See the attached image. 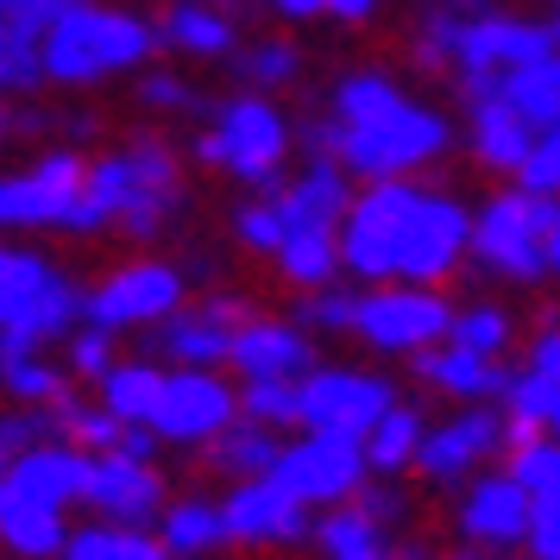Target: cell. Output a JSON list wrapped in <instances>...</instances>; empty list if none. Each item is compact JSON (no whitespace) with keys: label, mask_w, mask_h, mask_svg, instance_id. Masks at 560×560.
Masks as SVG:
<instances>
[{"label":"cell","mask_w":560,"mask_h":560,"mask_svg":"<svg viewBox=\"0 0 560 560\" xmlns=\"http://www.w3.org/2000/svg\"><path fill=\"white\" fill-rule=\"evenodd\" d=\"M51 422H57V441H70L82 454H107L127 434V422H114L95 397H63V404H51Z\"/></svg>","instance_id":"obj_37"},{"label":"cell","mask_w":560,"mask_h":560,"mask_svg":"<svg viewBox=\"0 0 560 560\" xmlns=\"http://www.w3.org/2000/svg\"><path fill=\"white\" fill-rule=\"evenodd\" d=\"M246 322V308L233 303V296H208L202 308H171L164 322L152 328V353H164L171 365H228V340H233V328Z\"/></svg>","instance_id":"obj_17"},{"label":"cell","mask_w":560,"mask_h":560,"mask_svg":"<svg viewBox=\"0 0 560 560\" xmlns=\"http://www.w3.org/2000/svg\"><path fill=\"white\" fill-rule=\"evenodd\" d=\"M384 0H322V20H340V26H365Z\"/></svg>","instance_id":"obj_49"},{"label":"cell","mask_w":560,"mask_h":560,"mask_svg":"<svg viewBox=\"0 0 560 560\" xmlns=\"http://www.w3.org/2000/svg\"><path fill=\"white\" fill-rule=\"evenodd\" d=\"M13 139V114H7V102H0V145Z\"/></svg>","instance_id":"obj_54"},{"label":"cell","mask_w":560,"mask_h":560,"mask_svg":"<svg viewBox=\"0 0 560 560\" xmlns=\"http://www.w3.org/2000/svg\"><path fill=\"white\" fill-rule=\"evenodd\" d=\"M548 271L560 278V221H555V233H548Z\"/></svg>","instance_id":"obj_53"},{"label":"cell","mask_w":560,"mask_h":560,"mask_svg":"<svg viewBox=\"0 0 560 560\" xmlns=\"http://www.w3.org/2000/svg\"><path fill=\"white\" fill-rule=\"evenodd\" d=\"M454 523L466 541H479V548H523V535H529V498L516 491L510 472H472L466 479V498H459Z\"/></svg>","instance_id":"obj_18"},{"label":"cell","mask_w":560,"mask_h":560,"mask_svg":"<svg viewBox=\"0 0 560 560\" xmlns=\"http://www.w3.org/2000/svg\"><path fill=\"white\" fill-rule=\"evenodd\" d=\"M560 221V196H535L523 183L498 189L466 228V258H479L491 278L541 283L548 278V233Z\"/></svg>","instance_id":"obj_6"},{"label":"cell","mask_w":560,"mask_h":560,"mask_svg":"<svg viewBox=\"0 0 560 560\" xmlns=\"http://www.w3.org/2000/svg\"><path fill=\"white\" fill-rule=\"evenodd\" d=\"M139 102L152 107V114H196L202 95L183 77H171V70H145V77H139Z\"/></svg>","instance_id":"obj_47"},{"label":"cell","mask_w":560,"mask_h":560,"mask_svg":"<svg viewBox=\"0 0 560 560\" xmlns=\"http://www.w3.org/2000/svg\"><path fill=\"white\" fill-rule=\"evenodd\" d=\"M523 555H529V560H560V523H529Z\"/></svg>","instance_id":"obj_50"},{"label":"cell","mask_w":560,"mask_h":560,"mask_svg":"<svg viewBox=\"0 0 560 560\" xmlns=\"http://www.w3.org/2000/svg\"><path fill=\"white\" fill-rule=\"evenodd\" d=\"M214 510H221L228 548H296V541H308V504L290 498L278 479H240Z\"/></svg>","instance_id":"obj_15"},{"label":"cell","mask_w":560,"mask_h":560,"mask_svg":"<svg viewBox=\"0 0 560 560\" xmlns=\"http://www.w3.org/2000/svg\"><path fill=\"white\" fill-rule=\"evenodd\" d=\"M447 347H466V353H485V359H504L510 347V315L498 303H466L447 315Z\"/></svg>","instance_id":"obj_39"},{"label":"cell","mask_w":560,"mask_h":560,"mask_svg":"<svg viewBox=\"0 0 560 560\" xmlns=\"http://www.w3.org/2000/svg\"><path fill=\"white\" fill-rule=\"evenodd\" d=\"M510 447V422L504 409L491 404H459L447 422H434V429H422V447H416V472L429 485H466L472 472H479L491 454H504Z\"/></svg>","instance_id":"obj_13"},{"label":"cell","mask_w":560,"mask_h":560,"mask_svg":"<svg viewBox=\"0 0 560 560\" xmlns=\"http://www.w3.org/2000/svg\"><path fill=\"white\" fill-rule=\"evenodd\" d=\"M82 504H95L102 523H132V529H145L158 510H164V472H158L152 459L120 454V447L89 454V491H82Z\"/></svg>","instance_id":"obj_16"},{"label":"cell","mask_w":560,"mask_h":560,"mask_svg":"<svg viewBox=\"0 0 560 560\" xmlns=\"http://www.w3.org/2000/svg\"><path fill=\"white\" fill-rule=\"evenodd\" d=\"M0 397L51 409V404H63V397H70V372H63V365H51L45 353H7V347H0Z\"/></svg>","instance_id":"obj_35"},{"label":"cell","mask_w":560,"mask_h":560,"mask_svg":"<svg viewBox=\"0 0 560 560\" xmlns=\"http://www.w3.org/2000/svg\"><path fill=\"white\" fill-rule=\"evenodd\" d=\"M152 51H158L152 20H139L127 7H95V0H70L51 26L38 32L45 82H63V89H89V82L127 77Z\"/></svg>","instance_id":"obj_4"},{"label":"cell","mask_w":560,"mask_h":560,"mask_svg":"<svg viewBox=\"0 0 560 560\" xmlns=\"http://www.w3.org/2000/svg\"><path fill=\"white\" fill-rule=\"evenodd\" d=\"M447 145H454L447 114L404 95L378 70H353V77L334 82V114L308 132V152L334 158L347 177H365V183L409 177V171L434 164Z\"/></svg>","instance_id":"obj_2"},{"label":"cell","mask_w":560,"mask_h":560,"mask_svg":"<svg viewBox=\"0 0 560 560\" xmlns=\"http://www.w3.org/2000/svg\"><path fill=\"white\" fill-rule=\"evenodd\" d=\"M57 560H171L158 548L152 529H132V523H89V529H70Z\"/></svg>","instance_id":"obj_33"},{"label":"cell","mask_w":560,"mask_h":560,"mask_svg":"<svg viewBox=\"0 0 560 560\" xmlns=\"http://www.w3.org/2000/svg\"><path fill=\"white\" fill-rule=\"evenodd\" d=\"M51 434H57L51 409H38V404L0 409V466H7V459H20L26 447H38V441H51Z\"/></svg>","instance_id":"obj_43"},{"label":"cell","mask_w":560,"mask_h":560,"mask_svg":"<svg viewBox=\"0 0 560 560\" xmlns=\"http://www.w3.org/2000/svg\"><path fill=\"white\" fill-rule=\"evenodd\" d=\"M189 152H196V164H214L233 183L271 196L283 183V158H290V120L271 95H233V102H214Z\"/></svg>","instance_id":"obj_5"},{"label":"cell","mask_w":560,"mask_h":560,"mask_svg":"<svg viewBox=\"0 0 560 560\" xmlns=\"http://www.w3.org/2000/svg\"><path fill=\"white\" fill-rule=\"evenodd\" d=\"M271 479L303 498L308 510L315 504H340L365 485V447L353 434H322V429H303L296 441H283L278 459H271Z\"/></svg>","instance_id":"obj_12"},{"label":"cell","mask_w":560,"mask_h":560,"mask_svg":"<svg viewBox=\"0 0 560 560\" xmlns=\"http://www.w3.org/2000/svg\"><path fill=\"white\" fill-rule=\"evenodd\" d=\"M498 404H504L510 441H516V434H548V441H560V384L555 378L523 372V378H510V390Z\"/></svg>","instance_id":"obj_34"},{"label":"cell","mask_w":560,"mask_h":560,"mask_svg":"<svg viewBox=\"0 0 560 560\" xmlns=\"http://www.w3.org/2000/svg\"><path fill=\"white\" fill-rule=\"evenodd\" d=\"M271 13H283V20H322V0H271Z\"/></svg>","instance_id":"obj_52"},{"label":"cell","mask_w":560,"mask_h":560,"mask_svg":"<svg viewBox=\"0 0 560 560\" xmlns=\"http://www.w3.org/2000/svg\"><path fill=\"white\" fill-rule=\"evenodd\" d=\"M233 240L246 246V253H278L283 246V221H278V202L271 196H253V202H240V214H233Z\"/></svg>","instance_id":"obj_44"},{"label":"cell","mask_w":560,"mask_h":560,"mask_svg":"<svg viewBox=\"0 0 560 560\" xmlns=\"http://www.w3.org/2000/svg\"><path fill=\"white\" fill-rule=\"evenodd\" d=\"M0 479L13 485V491H26L32 504L70 510V504H82V491H89V454L51 434V441L26 447L20 459H7V466H0Z\"/></svg>","instance_id":"obj_21"},{"label":"cell","mask_w":560,"mask_h":560,"mask_svg":"<svg viewBox=\"0 0 560 560\" xmlns=\"http://www.w3.org/2000/svg\"><path fill=\"white\" fill-rule=\"evenodd\" d=\"M271 258H278L283 283H296V290H315V283L340 278V246H334V233H290Z\"/></svg>","instance_id":"obj_38"},{"label":"cell","mask_w":560,"mask_h":560,"mask_svg":"<svg viewBox=\"0 0 560 560\" xmlns=\"http://www.w3.org/2000/svg\"><path fill=\"white\" fill-rule=\"evenodd\" d=\"M183 202V177L171 145L158 139H132L127 152H107L95 164H82V196L70 208V228L63 233H102L120 228L127 240H158L164 221L177 214Z\"/></svg>","instance_id":"obj_3"},{"label":"cell","mask_w":560,"mask_h":560,"mask_svg":"<svg viewBox=\"0 0 560 560\" xmlns=\"http://www.w3.org/2000/svg\"><path fill=\"white\" fill-rule=\"evenodd\" d=\"M158 384H164V365L158 359H114L102 378H95V404L127 422V429H145V416L158 404Z\"/></svg>","instance_id":"obj_30"},{"label":"cell","mask_w":560,"mask_h":560,"mask_svg":"<svg viewBox=\"0 0 560 560\" xmlns=\"http://www.w3.org/2000/svg\"><path fill=\"white\" fill-rule=\"evenodd\" d=\"M233 416H240V397L214 365H171L145 429H152V441H171V447H208Z\"/></svg>","instance_id":"obj_9"},{"label":"cell","mask_w":560,"mask_h":560,"mask_svg":"<svg viewBox=\"0 0 560 560\" xmlns=\"http://www.w3.org/2000/svg\"><path fill=\"white\" fill-rule=\"evenodd\" d=\"M516 183H523V189H535V196H560V127L535 132L529 158L516 164Z\"/></svg>","instance_id":"obj_46"},{"label":"cell","mask_w":560,"mask_h":560,"mask_svg":"<svg viewBox=\"0 0 560 560\" xmlns=\"http://www.w3.org/2000/svg\"><path fill=\"white\" fill-rule=\"evenodd\" d=\"M45 89V63H38V32L0 26V95H32Z\"/></svg>","instance_id":"obj_41"},{"label":"cell","mask_w":560,"mask_h":560,"mask_svg":"<svg viewBox=\"0 0 560 560\" xmlns=\"http://www.w3.org/2000/svg\"><path fill=\"white\" fill-rule=\"evenodd\" d=\"M504 472L529 498V523H560V441H548V434H516Z\"/></svg>","instance_id":"obj_27"},{"label":"cell","mask_w":560,"mask_h":560,"mask_svg":"<svg viewBox=\"0 0 560 560\" xmlns=\"http://www.w3.org/2000/svg\"><path fill=\"white\" fill-rule=\"evenodd\" d=\"M240 397V416L246 422H265V429H296V378H253V384H233Z\"/></svg>","instance_id":"obj_40"},{"label":"cell","mask_w":560,"mask_h":560,"mask_svg":"<svg viewBox=\"0 0 560 560\" xmlns=\"http://www.w3.org/2000/svg\"><path fill=\"white\" fill-rule=\"evenodd\" d=\"M466 228L472 214L454 196L409 177H384L347 202L334 246H340V271L365 283H441L466 258Z\"/></svg>","instance_id":"obj_1"},{"label":"cell","mask_w":560,"mask_h":560,"mask_svg":"<svg viewBox=\"0 0 560 560\" xmlns=\"http://www.w3.org/2000/svg\"><path fill=\"white\" fill-rule=\"evenodd\" d=\"M278 447H283L278 429L233 416L228 429L208 441V466H214L228 485H240V479H271V459H278Z\"/></svg>","instance_id":"obj_28"},{"label":"cell","mask_w":560,"mask_h":560,"mask_svg":"<svg viewBox=\"0 0 560 560\" xmlns=\"http://www.w3.org/2000/svg\"><path fill=\"white\" fill-rule=\"evenodd\" d=\"M82 164L77 152H45L38 164L0 177V233H38V228H70V208L82 196Z\"/></svg>","instance_id":"obj_14"},{"label":"cell","mask_w":560,"mask_h":560,"mask_svg":"<svg viewBox=\"0 0 560 560\" xmlns=\"http://www.w3.org/2000/svg\"><path fill=\"white\" fill-rule=\"evenodd\" d=\"M63 535H70L63 510L32 504L26 491H13V485L0 479V548H7V555L13 560H57Z\"/></svg>","instance_id":"obj_25"},{"label":"cell","mask_w":560,"mask_h":560,"mask_svg":"<svg viewBox=\"0 0 560 560\" xmlns=\"http://www.w3.org/2000/svg\"><path fill=\"white\" fill-rule=\"evenodd\" d=\"M82 322V290L38 253L0 246V347L45 353Z\"/></svg>","instance_id":"obj_7"},{"label":"cell","mask_w":560,"mask_h":560,"mask_svg":"<svg viewBox=\"0 0 560 560\" xmlns=\"http://www.w3.org/2000/svg\"><path fill=\"white\" fill-rule=\"evenodd\" d=\"M447 296L434 290V283H372L365 296L353 303V328L372 353H404L416 359L422 347H434L441 334H447Z\"/></svg>","instance_id":"obj_8"},{"label":"cell","mask_w":560,"mask_h":560,"mask_svg":"<svg viewBox=\"0 0 560 560\" xmlns=\"http://www.w3.org/2000/svg\"><path fill=\"white\" fill-rule=\"evenodd\" d=\"M152 38H158V51H177V57H233L240 51V32L221 13V0H171L152 20Z\"/></svg>","instance_id":"obj_23"},{"label":"cell","mask_w":560,"mask_h":560,"mask_svg":"<svg viewBox=\"0 0 560 560\" xmlns=\"http://www.w3.org/2000/svg\"><path fill=\"white\" fill-rule=\"evenodd\" d=\"M308 541L322 548V560H384L390 555V523H378L359 498L328 504L322 523H308Z\"/></svg>","instance_id":"obj_26"},{"label":"cell","mask_w":560,"mask_h":560,"mask_svg":"<svg viewBox=\"0 0 560 560\" xmlns=\"http://www.w3.org/2000/svg\"><path fill=\"white\" fill-rule=\"evenodd\" d=\"M397 404V384L378 372H353V365H308L296 378V429L322 434H365L384 409Z\"/></svg>","instance_id":"obj_10"},{"label":"cell","mask_w":560,"mask_h":560,"mask_svg":"<svg viewBox=\"0 0 560 560\" xmlns=\"http://www.w3.org/2000/svg\"><path fill=\"white\" fill-rule=\"evenodd\" d=\"M498 95H504L535 132L560 127V51L535 57V63H523V70H510V77H498Z\"/></svg>","instance_id":"obj_32"},{"label":"cell","mask_w":560,"mask_h":560,"mask_svg":"<svg viewBox=\"0 0 560 560\" xmlns=\"http://www.w3.org/2000/svg\"><path fill=\"white\" fill-rule=\"evenodd\" d=\"M228 365L240 384L253 378H303L308 365H315V347H308V334L296 322H258L246 315L228 340Z\"/></svg>","instance_id":"obj_20"},{"label":"cell","mask_w":560,"mask_h":560,"mask_svg":"<svg viewBox=\"0 0 560 560\" xmlns=\"http://www.w3.org/2000/svg\"><path fill=\"white\" fill-rule=\"evenodd\" d=\"M70 0H0V26H26V32H45L63 13Z\"/></svg>","instance_id":"obj_48"},{"label":"cell","mask_w":560,"mask_h":560,"mask_svg":"<svg viewBox=\"0 0 560 560\" xmlns=\"http://www.w3.org/2000/svg\"><path fill=\"white\" fill-rule=\"evenodd\" d=\"M353 290H340V283H315V290H303V296H296V315H303V322H296V328L303 334H347L353 328Z\"/></svg>","instance_id":"obj_42"},{"label":"cell","mask_w":560,"mask_h":560,"mask_svg":"<svg viewBox=\"0 0 560 560\" xmlns=\"http://www.w3.org/2000/svg\"><path fill=\"white\" fill-rule=\"evenodd\" d=\"M177 303H183L177 265H164V258H132L120 271H107L95 290H82V322H95V328H107V334L158 328Z\"/></svg>","instance_id":"obj_11"},{"label":"cell","mask_w":560,"mask_h":560,"mask_svg":"<svg viewBox=\"0 0 560 560\" xmlns=\"http://www.w3.org/2000/svg\"><path fill=\"white\" fill-rule=\"evenodd\" d=\"M529 372H541V378L560 384V328H541V340H535V365Z\"/></svg>","instance_id":"obj_51"},{"label":"cell","mask_w":560,"mask_h":560,"mask_svg":"<svg viewBox=\"0 0 560 560\" xmlns=\"http://www.w3.org/2000/svg\"><path fill=\"white\" fill-rule=\"evenodd\" d=\"M529 145H535V127L498 95V89H491V95H472V152H479L485 171L516 177V164L529 158Z\"/></svg>","instance_id":"obj_24"},{"label":"cell","mask_w":560,"mask_h":560,"mask_svg":"<svg viewBox=\"0 0 560 560\" xmlns=\"http://www.w3.org/2000/svg\"><path fill=\"white\" fill-rule=\"evenodd\" d=\"M233 77L246 82L253 95H271V89H290L303 77V51L290 38H253L246 51H233Z\"/></svg>","instance_id":"obj_36"},{"label":"cell","mask_w":560,"mask_h":560,"mask_svg":"<svg viewBox=\"0 0 560 560\" xmlns=\"http://www.w3.org/2000/svg\"><path fill=\"white\" fill-rule=\"evenodd\" d=\"M447 560H479V555H466V548H459V555H447Z\"/></svg>","instance_id":"obj_55"},{"label":"cell","mask_w":560,"mask_h":560,"mask_svg":"<svg viewBox=\"0 0 560 560\" xmlns=\"http://www.w3.org/2000/svg\"><path fill=\"white\" fill-rule=\"evenodd\" d=\"M158 523V548L171 560H208L214 548H228V529H221V510L208 498H177L152 516Z\"/></svg>","instance_id":"obj_29"},{"label":"cell","mask_w":560,"mask_h":560,"mask_svg":"<svg viewBox=\"0 0 560 560\" xmlns=\"http://www.w3.org/2000/svg\"><path fill=\"white\" fill-rule=\"evenodd\" d=\"M422 429H429V422H422V409L397 397L372 429L359 434V447H365V472H378V479L409 472V459H416V447H422Z\"/></svg>","instance_id":"obj_31"},{"label":"cell","mask_w":560,"mask_h":560,"mask_svg":"<svg viewBox=\"0 0 560 560\" xmlns=\"http://www.w3.org/2000/svg\"><path fill=\"white\" fill-rule=\"evenodd\" d=\"M63 340H70V378H89V384H95L107 365L120 359V353H114V334L95 328V322H77Z\"/></svg>","instance_id":"obj_45"},{"label":"cell","mask_w":560,"mask_h":560,"mask_svg":"<svg viewBox=\"0 0 560 560\" xmlns=\"http://www.w3.org/2000/svg\"><path fill=\"white\" fill-rule=\"evenodd\" d=\"M271 202H278L283 240H290V233H334L340 214H347V202H353V177H347L334 158H308L303 177H290V183L271 189Z\"/></svg>","instance_id":"obj_19"},{"label":"cell","mask_w":560,"mask_h":560,"mask_svg":"<svg viewBox=\"0 0 560 560\" xmlns=\"http://www.w3.org/2000/svg\"><path fill=\"white\" fill-rule=\"evenodd\" d=\"M416 378L429 384V390H441V397H459V404H498L516 372H510L504 359H485V353L434 340V347L416 353Z\"/></svg>","instance_id":"obj_22"}]
</instances>
